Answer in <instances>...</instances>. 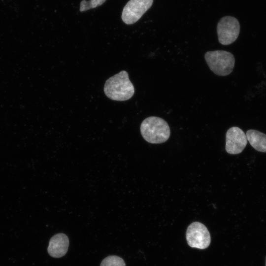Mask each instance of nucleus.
I'll return each instance as SVG.
<instances>
[{"label": "nucleus", "instance_id": "7ed1b4c3", "mask_svg": "<svg viewBox=\"0 0 266 266\" xmlns=\"http://www.w3.org/2000/svg\"><path fill=\"white\" fill-rule=\"evenodd\" d=\"M204 59L210 70L219 76H226L233 70L235 59L230 52L224 50L207 51Z\"/></svg>", "mask_w": 266, "mask_h": 266}, {"label": "nucleus", "instance_id": "39448f33", "mask_svg": "<svg viewBox=\"0 0 266 266\" xmlns=\"http://www.w3.org/2000/svg\"><path fill=\"white\" fill-rule=\"evenodd\" d=\"M217 32L219 42L224 45H230L234 42L239 35V22L233 17L225 16L218 22Z\"/></svg>", "mask_w": 266, "mask_h": 266}, {"label": "nucleus", "instance_id": "20e7f679", "mask_svg": "<svg viewBox=\"0 0 266 266\" xmlns=\"http://www.w3.org/2000/svg\"><path fill=\"white\" fill-rule=\"evenodd\" d=\"M187 243L192 248L205 249L210 245L211 236L207 227L199 222L192 223L186 233Z\"/></svg>", "mask_w": 266, "mask_h": 266}, {"label": "nucleus", "instance_id": "423d86ee", "mask_svg": "<svg viewBox=\"0 0 266 266\" xmlns=\"http://www.w3.org/2000/svg\"><path fill=\"white\" fill-rule=\"evenodd\" d=\"M153 0H130L124 6L122 19L127 25L136 22L151 7Z\"/></svg>", "mask_w": 266, "mask_h": 266}, {"label": "nucleus", "instance_id": "6e6552de", "mask_svg": "<svg viewBox=\"0 0 266 266\" xmlns=\"http://www.w3.org/2000/svg\"><path fill=\"white\" fill-rule=\"evenodd\" d=\"M69 239L63 233L53 235L50 239L47 251L50 256L55 258L65 256L67 252Z\"/></svg>", "mask_w": 266, "mask_h": 266}, {"label": "nucleus", "instance_id": "0eeeda50", "mask_svg": "<svg viewBox=\"0 0 266 266\" xmlns=\"http://www.w3.org/2000/svg\"><path fill=\"white\" fill-rule=\"evenodd\" d=\"M247 141L244 132L238 127H233L226 134V150L230 154L240 153L246 147Z\"/></svg>", "mask_w": 266, "mask_h": 266}, {"label": "nucleus", "instance_id": "f03ea898", "mask_svg": "<svg viewBox=\"0 0 266 266\" xmlns=\"http://www.w3.org/2000/svg\"><path fill=\"white\" fill-rule=\"evenodd\" d=\"M140 132L143 138L152 144L166 142L170 134L167 122L156 116H150L145 119L141 124Z\"/></svg>", "mask_w": 266, "mask_h": 266}, {"label": "nucleus", "instance_id": "1a4fd4ad", "mask_svg": "<svg viewBox=\"0 0 266 266\" xmlns=\"http://www.w3.org/2000/svg\"><path fill=\"white\" fill-rule=\"evenodd\" d=\"M246 136L250 145L256 150L266 152V134L257 130H249Z\"/></svg>", "mask_w": 266, "mask_h": 266}, {"label": "nucleus", "instance_id": "9d476101", "mask_svg": "<svg viewBox=\"0 0 266 266\" xmlns=\"http://www.w3.org/2000/svg\"><path fill=\"white\" fill-rule=\"evenodd\" d=\"M100 266H126L124 260L120 257L111 255L105 258Z\"/></svg>", "mask_w": 266, "mask_h": 266}, {"label": "nucleus", "instance_id": "f257e3e1", "mask_svg": "<svg viewBox=\"0 0 266 266\" xmlns=\"http://www.w3.org/2000/svg\"><path fill=\"white\" fill-rule=\"evenodd\" d=\"M103 91L106 97L112 100L125 101L133 96L134 88L128 73L122 70L106 81Z\"/></svg>", "mask_w": 266, "mask_h": 266}, {"label": "nucleus", "instance_id": "9b49d317", "mask_svg": "<svg viewBox=\"0 0 266 266\" xmlns=\"http://www.w3.org/2000/svg\"><path fill=\"white\" fill-rule=\"evenodd\" d=\"M106 0H83L80 2V11H87L94 8L102 4Z\"/></svg>", "mask_w": 266, "mask_h": 266}]
</instances>
